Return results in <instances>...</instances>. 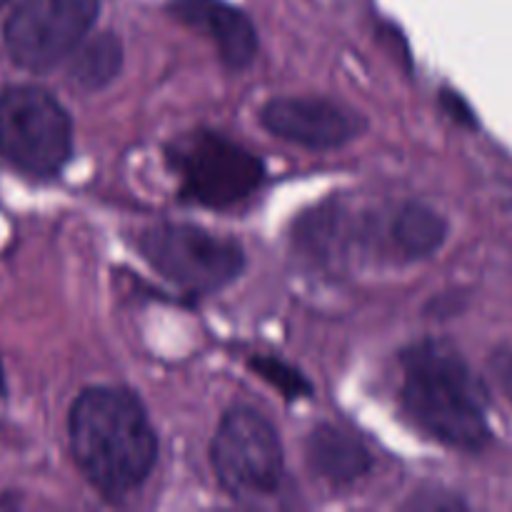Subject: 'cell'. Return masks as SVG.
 <instances>
[{
    "label": "cell",
    "mask_w": 512,
    "mask_h": 512,
    "mask_svg": "<svg viewBox=\"0 0 512 512\" xmlns=\"http://www.w3.org/2000/svg\"><path fill=\"white\" fill-rule=\"evenodd\" d=\"M100 0H23L5 23V48L28 70H50L83 45Z\"/></svg>",
    "instance_id": "52a82bcc"
},
{
    "label": "cell",
    "mask_w": 512,
    "mask_h": 512,
    "mask_svg": "<svg viewBox=\"0 0 512 512\" xmlns=\"http://www.w3.org/2000/svg\"><path fill=\"white\" fill-rule=\"evenodd\" d=\"M215 475L233 498H265L283 480V445L268 418L253 408L223 415L210 448Z\"/></svg>",
    "instance_id": "8992f818"
},
{
    "label": "cell",
    "mask_w": 512,
    "mask_h": 512,
    "mask_svg": "<svg viewBox=\"0 0 512 512\" xmlns=\"http://www.w3.org/2000/svg\"><path fill=\"white\" fill-rule=\"evenodd\" d=\"M490 373H493L495 383L505 393V398L512 403V350H498L490 358Z\"/></svg>",
    "instance_id": "5bb4252c"
},
{
    "label": "cell",
    "mask_w": 512,
    "mask_h": 512,
    "mask_svg": "<svg viewBox=\"0 0 512 512\" xmlns=\"http://www.w3.org/2000/svg\"><path fill=\"white\" fill-rule=\"evenodd\" d=\"M0 153L23 173L48 178L73 153V123L63 105L35 85L0 93Z\"/></svg>",
    "instance_id": "3957f363"
},
{
    "label": "cell",
    "mask_w": 512,
    "mask_h": 512,
    "mask_svg": "<svg viewBox=\"0 0 512 512\" xmlns=\"http://www.w3.org/2000/svg\"><path fill=\"white\" fill-rule=\"evenodd\" d=\"M180 193L205 208H230L260 188L265 168L250 150L220 133H193L170 148Z\"/></svg>",
    "instance_id": "5b68a950"
},
{
    "label": "cell",
    "mask_w": 512,
    "mask_h": 512,
    "mask_svg": "<svg viewBox=\"0 0 512 512\" xmlns=\"http://www.w3.org/2000/svg\"><path fill=\"white\" fill-rule=\"evenodd\" d=\"M403 368V405L425 433L463 450L488 445L485 393L448 343L423 340L410 345L403 353Z\"/></svg>",
    "instance_id": "7a4b0ae2"
},
{
    "label": "cell",
    "mask_w": 512,
    "mask_h": 512,
    "mask_svg": "<svg viewBox=\"0 0 512 512\" xmlns=\"http://www.w3.org/2000/svg\"><path fill=\"white\" fill-rule=\"evenodd\" d=\"M260 120L278 138L313 150L340 148L365 130L363 115L323 98H275Z\"/></svg>",
    "instance_id": "ba28073f"
},
{
    "label": "cell",
    "mask_w": 512,
    "mask_h": 512,
    "mask_svg": "<svg viewBox=\"0 0 512 512\" xmlns=\"http://www.w3.org/2000/svg\"><path fill=\"white\" fill-rule=\"evenodd\" d=\"M448 235V223L438 210L423 203H405L393 218V240L408 258H428Z\"/></svg>",
    "instance_id": "8fae6325"
},
{
    "label": "cell",
    "mask_w": 512,
    "mask_h": 512,
    "mask_svg": "<svg viewBox=\"0 0 512 512\" xmlns=\"http://www.w3.org/2000/svg\"><path fill=\"white\" fill-rule=\"evenodd\" d=\"M5 3H8V0H0V8H3V5H5Z\"/></svg>",
    "instance_id": "e0dca14e"
},
{
    "label": "cell",
    "mask_w": 512,
    "mask_h": 512,
    "mask_svg": "<svg viewBox=\"0 0 512 512\" xmlns=\"http://www.w3.org/2000/svg\"><path fill=\"white\" fill-rule=\"evenodd\" d=\"M68 433L75 463L105 498H123L153 470L155 430L128 390H83L70 410Z\"/></svg>",
    "instance_id": "6da1fadb"
},
{
    "label": "cell",
    "mask_w": 512,
    "mask_h": 512,
    "mask_svg": "<svg viewBox=\"0 0 512 512\" xmlns=\"http://www.w3.org/2000/svg\"><path fill=\"white\" fill-rule=\"evenodd\" d=\"M168 13L208 35L228 68H245L258 53V33L248 15L225 0H170Z\"/></svg>",
    "instance_id": "9c48e42d"
},
{
    "label": "cell",
    "mask_w": 512,
    "mask_h": 512,
    "mask_svg": "<svg viewBox=\"0 0 512 512\" xmlns=\"http://www.w3.org/2000/svg\"><path fill=\"white\" fill-rule=\"evenodd\" d=\"M443 108L448 110L450 118L458 120L460 125H470V128H475L473 110L468 108V103H465V100L460 98L458 93H453V90H445V93H443Z\"/></svg>",
    "instance_id": "9a60e30c"
},
{
    "label": "cell",
    "mask_w": 512,
    "mask_h": 512,
    "mask_svg": "<svg viewBox=\"0 0 512 512\" xmlns=\"http://www.w3.org/2000/svg\"><path fill=\"white\" fill-rule=\"evenodd\" d=\"M143 258L178 288L188 293H215L240 275L243 248L185 223H160L140 235Z\"/></svg>",
    "instance_id": "277c9868"
},
{
    "label": "cell",
    "mask_w": 512,
    "mask_h": 512,
    "mask_svg": "<svg viewBox=\"0 0 512 512\" xmlns=\"http://www.w3.org/2000/svg\"><path fill=\"white\" fill-rule=\"evenodd\" d=\"M305 455L313 473L333 485L355 483L373 465L368 448L360 443L358 435L333 423L313 428L305 443Z\"/></svg>",
    "instance_id": "30bf717a"
},
{
    "label": "cell",
    "mask_w": 512,
    "mask_h": 512,
    "mask_svg": "<svg viewBox=\"0 0 512 512\" xmlns=\"http://www.w3.org/2000/svg\"><path fill=\"white\" fill-rule=\"evenodd\" d=\"M250 368L255 370V375L270 383L273 388H278L285 398L290 400H298V398H308L313 393L308 380L300 375V370L290 368L285 365L283 360H275V358H255L250 360Z\"/></svg>",
    "instance_id": "4fadbf2b"
},
{
    "label": "cell",
    "mask_w": 512,
    "mask_h": 512,
    "mask_svg": "<svg viewBox=\"0 0 512 512\" xmlns=\"http://www.w3.org/2000/svg\"><path fill=\"white\" fill-rule=\"evenodd\" d=\"M123 68V45L113 33H100L75 50L70 78L85 90H100L113 83Z\"/></svg>",
    "instance_id": "7c38bea8"
},
{
    "label": "cell",
    "mask_w": 512,
    "mask_h": 512,
    "mask_svg": "<svg viewBox=\"0 0 512 512\" xmlns=\"http://www.w3.org/2000/svg\"><path fill=\"white\" fill-rule=\"evenodd\" d=\"M0 400H5V375H3V365H0Z\"/></svg>",
    "instance_id": "2e32d148"
}]
</instances>
